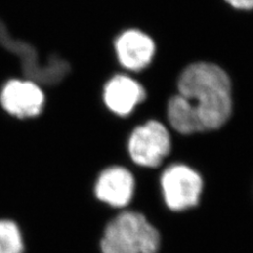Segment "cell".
Returning a JSON list of instances; mask_svg holds the SVG:
<instances>
[{"label": "cell", "mask_w": 253, "mask_h": 253, "mask_svg": "<svg viewBox=\"0 0 253 253\" xmlns=\"http://www.w3.org/2000/svg\"><path fill=\"white\" fill-rule=\"evenodd\" d=\"M178 95L200 132L220 128L232 113L231 81L225 71L211 62H194L181 72Z\"/></svg>", "instance_id": "cell-1"}, {"label": "cell", "mask_w": 253, "mask_h": 253, "mask_svg": "<svg viewBox=\"0 0 253 253\" xmlns=\"http://www.w3.org/2000/svg\"><path fill=\"white\" fill-rule=\"evenodd\" d=\"M100 253H158L161 234L140 212L126 210L105 225Z\"/></svg>", "instance_id": "cell-2"}, {"label": "cell", "mask_w": 253, "mask_h": 253, "mask_svg": "<svg viewBox=\"0 0 253 253\" xmlns=\"http://www.w3.org/2000/svg\"><path fill=\"white\" fill-rule=\"evenodd\" d=\"M45 106L42 85L31 79L12 78L0 89V108L14 120H35L43 113Z\"/></svg>", "instance_id": "cell-3"}, {"label": "cell", "mask_w": 253, "mask_h": 253, "mask_svg": "<svg viewBox=\"0 0 253 253\" xmlns=\"http://www.w3.org/2000/svg\"><path fill=\"white\" fill-rule=\"evenodd\" d=\"M171 150L170 134L157 121L137 126L128 139V153L133 163L146 168H156Z\"/></svg>", "instance_id": "cell-4"}, {"label": "cell", "mask_w": 253, "mask_h": 253, "mask_svg": "<svg viewBox=\"0 0 253 253\" xmlns=\"http://www.w3.org/2000/svg\"><path fill=\"white\" fill-rule=\"evenodd\" d=\"M0 42L20 59L22 71L28 79L38 84L56 85L65 79L71 70L69 62L59 57H53L49 62L42 63L33 46L27 43L21 45L9 35L0 25Z\"/></svg>", "instance_id": "cell-5"}, {"label": "cell", "mask_w": 253, "mask_h": 253, "mask_svg": "<svg viewBox=\"0 0 253 253\" xmlns=\"http://www.w3.org/2000/svg\"><path fill=\"white\" fill-rule=\"evenodd\" d=\"M166 205L173 211H184L200 202L203 179L186 165H173L166 169L161 178Z\"/></svg>", "instance_id": "cell-6"}, {"label": "cell", "mask_w": 253, "mask_h": 253, "mask_svg": "<svg viewBox=\"0 0 253 253\" xmlns=\"http://www.w3.org/2000/svg\"><path fill=\"white\" fill-rule=\"evenodd\" d=\"M135 179L122 166H109L98 172L92 185V194L99 203L112 208H124L133 199Z\"/></svg>", "instance_id": "cell-7"}, {"label": "cell", "mask_w": 253, "mask_h": 253, "mask_svg": "<svg viewBox=\"0 0 253 253\" xmlns=\"http://www.w3.org/2000/svg\"><path fill=\"white\" fill-rule=\"evenodd\" d=\"M144 86L135 79L124 74L111 77L102 89V101L106 108L117 116L126 117L146 99Z\"/></svg>", "instance_id": "cell-8"}, {"label": "cell", "mask_w": 253, "mask_h": 253, "mask_svg": "<svg viewBox=\"0 0 253 253\" xmlns=\"http://www.w3.org/2000/svg\"><path fill=\"white\" fill-rule=\"evenodd\" d=\"M114 49L121 66L133 72L146 69L156 51L153 39L137 29L123 32L114 42Z\"/></svg>", "instance_id": "cell-9"}, {"label": "cell", "mask_w": 253, "mask_h": 253, "mask_svg": "<svg viewBox=\"0 0 253 253\" xmlns=\"http://www.w3.org/2000/svg\"><path fill=\"white\" fill-rule=\"evenodd\" d=\"M27 242L22 228L10 217H0V253H26Z\"/></svg>", "instance_id": "cell-10"}, {"label": "cell", "mask_w": 253, "mask_h": 253, "mask_svg": "<svg viewBox=\"0 0 253 253\" xmlns=\"http://www.w3.org/2000/svg\"><path fill=\"white\" fill-rule=\"evenodd\" d=\"M225 1L236 10H253V0H225Z\"/></svg>", "instance_id": "cell-11"}]
</instances>
